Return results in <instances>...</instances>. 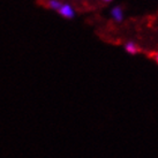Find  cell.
Segmentation results:
<instances>
[{"label": "cell", "mask_w": 158, "mask_h": 158, "mask_svg": "<svg viewBox=\"0 0 158 158\" xmlns=\"http://www.w3.org/2000/svg\"><path fill=\"white\" fill-rule=\"evenodd\" d=\"M59 13L60 15H62L64 18L66 19H73L75 15V10L74 8L68 4H62L61 8L59 9Z\"/></svg>", "instance_id": "cell-1"}, {"label": "cell", "mask_w": 158, "mask_h": 158, "mask_svg": "<svg viewBox=\"0 0 158 158\" xmlns=\"http://www.w3.org/2000/svg\"><path fill=\"white\" fill-rule=\"evenodd\" d=\"M111 18L113 19L115 22H121L123 20V10L120 6H115L111 9Z\"/></svg>", "instance_id": "cell-2"}, {"label": "cell", "mask_w": 158, "mask_h": 158, "mask_svg": "<svg viewBox=\"0 0 158 158\" xmlns=\"http://www.w3.org/2000/svg\"><path fill=\"white\" fill-rule=\"evenodd\" d=\"M125 50L127 51L129 54H135V53L139 52V46L134 43V42H128L125 45Z\"/></svg>", "instance_id": "cell-3"}, {"label": "cell", "mask_w": 158, "mask_h": 158, "mask_svg": "<svg viewBox=\"0 0 158 158\" xmlns=\"http://www.w3.org/2000/svg\"><path fill=\"white\" fill-rule=\"evenodd\" d=\"M48 6H50V8H52V9H54V10H58V12H59V9L61 8L62 4L59 0H50V1H48Z\"/></svg>", "instance_id": "cell-4"}, {"label": "cell", "mask_w": 158, "mask_h": 158, "mask_svg": "<svg viewBox=\"0 0 158 158\" xmlns=\"http://www.w3.org/2000/svg\"><path fill=\"white\" fill-rule=\"evenodd\" d=\"M155 60H156V62L158 64V54H156V57H155Z\"/></svg>", "instance_id": "cell-5"}, {"label": "cell", "mask_w": 158, "mask_h": 158, "mask_svg": "<svg viewBox=\"0 0 158 158\" xmlns=\"http://www.w3.org/2000/svg\"><path fill=\"white\" fill-rule=\"evenodd\" d=\"M102 1H105V2H111L112 0H102Z\"/></svg>", "instance_id": "cell-6"}]
</instances>
